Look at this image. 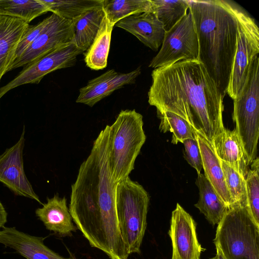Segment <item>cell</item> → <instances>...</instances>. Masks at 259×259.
<instances>
[{
	"instance_id": "6da1fadb",
	"label": "cell",
	"mask_w": 259,
	"mask_h": 259,
	"mask_svg": "<svg viewBox=\"0 0 259 259\" xmlns=\"http://www.w3.org/2000/svg\"><path fill=\"white\" fill-rule=\"evenodd\" d=\"M151 76L148 103L157 112L178 115L210 142L224 130V97L199 60L154 69Z\"/></svg>"
},
{
	"instance_id": "7a4b0ae2",
	"label": "cell",
	"mask_w": 259,
	"mask_h": 259,
	"mask_svg": "<svg viewBox=\"0 0 259 259\" xmlns=\"http://www.w3.org/2000/svg\"><path fill=\"white\" fill-rule=\"evenodd\" d=\"M239 8L222 0H190L199 43L198 60L224 97L237 47Z\"/></svg>"
},
{
	"instance_id": "3957f363",
	"label": "cell",
	"mask_w": 259,
	"mask_h": 259,
	"mask_svg": "<svg viewBox=\"0 0 259 259\" xmlns=\"http://www.w3.org/2000/svg\"><path fill=\"white\" fill-rule=\"evenodd\" d=\"M143 116L135 109L121 110L109 127V161L113 182L129 177L145 142Z\"/></svg>"
},
{
	"instance_id": "277c9868",
	"label": "cell",
	"mask_w": 259,
	"mask_h": 259,
	"mask_svg": "<svg viewBox=\"0 0 259 259\" xmlns=\"http://www.w3.org/2000/svg\"><path fill=\"white\" fill-rule=\"evenodd\" d=\"M225 259H259V226L247 206L228 207L213 240Z\"/></svg>"
},
{
	"instance_id": "5b68a950",
	"label": "cell",
	"mask_w": 259,
	"mask_h": 259,
	"mask_svg": "<svg viewBox=\"0 0 259 259\" xmlns=\"http://www.w3.org/2000/svg\"><path fill=\"white\" fill-rule=\"evenodd\" d=\"M149 200L144 187L129 177L117 184L116 215L120 233L130 254L141 253Z\"/></svg>"
},
{
	"instance_id": "8992f818",
	"label": "cell",
	"mask_w": 259,
	"mask_h": 259,
	"mask_svg": "<svg viewBox=\"0 0 259 259\" xmlns=\"http://www.w3.org/2000/svg\"><path fill=\"white\" fill-rule=\"evenodd\" d=\"M234 101L233 119L249 165L256 159L259 136V58L250 66L243 89Z\"/></svg>"
},
{
	"instance_id": "52a82bcc",
	"label": "cell",
	"mask_w": 259,
	"mask_h": 259,
	"mask_svg": "<svg viewBox=\"0 0 259 259\" xmlns=\"http://www.w3.org/2000/svg\"><path fill=\"white\" fill-rule=\"evenodd\" d=\"M237 17L236 51L227 90L233 100L243 89L251 63L259 53V29L255 20L240 8Z\"/></svg>"
},
{
	"instance_id": "ba28073f",
	"label": "cell",
	"mask_w": 259,
	"mask_h": 259,
	"mask_svg": "<svg viewBox=\"0 0 259 259\" xmlns=\"http://www.w3.org/2000/svg\"><path fill=\"white\" fill-rule=\"evenodd\" d=\"M199 58V43L195 25L189 11L165 33L161 48L149 67L155 69L184 60Z\"/></svg>"
},
{
	"instance_id": "9c48e42d",
	"label": "cell",
	"mask_w": 259,
	"mask_h": 259,
	"mask_svg": "<svg viewBox=\"0 0 259 259\" xmlns=\"http://www.w3.org/2000/svg\"><path fill=\"white\" fill-rule=\"evenodd\" d=\"M82 53L72 42L58 47L37 61L24 67L13 79L0 88V99L17 87L28 83L38 84L47 74L74 66L77 56Z\"/></svg>"
},
{
	"instance_id": "30bf717a",
	"label": "cell",
	"mask_w": 259,
	"mask_h": 259,
	"mask_svg": "<svg viewBox=\"0 0 259 259\" xmlns=\"http://www.w3.org/2000/svg\"><path fill=\"white\" fill-rule=\"evenodd\" d=\"M73 22L52 13L50 20L36 38L11 65L8 71L27 66L58 47L72 41Z\"/></svg>"
},
{
	"instance_id": "8fae6325",
	"label": "cell",
	"mask_w": 259,
	"mask_h": 259,
	"mask_svg": "<svg viewBox=\"0 0 259 259\" xmlns=\"http://www.w3.org/2000/svg\"><path fill=\"white\" fill-rule=\"evenodd\" d=\"M25 127L16 143L0 155V182L15 195L27 197L42 204L27 178L23 159Z\"/></svg>"
},
{
	"instance_id": "7c38bea8",
	"label": "cell",
	"mask_w": 259,
	"mask_h": 259,
	"mask_svg": "<svg viewBox=\"0 0 259 259\" xmlns=\"http://www.w3.org/2000/svg\"><path fill=\"white\" fill-rule=\"evenodd\" d=\"M196 228L192 216L178 203L171 213L168 232L172 244L171 259H200L205 249L198 242Z\"/></svg>"
},
{
	"instance_id": "4fadbf2b",
	"label": "cell",
	"mask_w": 259,
	"mask_h": 259,
	"mask_svg": "<svg viewBox=\"0 0 259 259\" xmlns=\"http://www.w3.org/2000/svg\"><path fill=\"white\" fill-rule=\"evenodd\" d=\"M141 74L140 67L128 73H120L109 69L88 81L79 89L76 103L93 107L97 103L123 86L135 83Z\"/></svg>"
},
{
	"instance_id": "5bb4252c",
	"label": "cell",
	"mask_w": 259,
	"mask_h": 259,
	"mask_svg": "<svg viewBox=\"0 0 259 259\" xmlns=\"http://www.w3.org/2000/svg\"><path fill=\"white\" fill-rule=\"evenodd\" d=\"M41 237L31 236L14 227H4L0 230V243L14 249L26 259H77L70 252L64 257L50 249Z\"/></svg>"
},
{
	"instance_id": "9a60e30c",
	"label": "cell",
	"mask_w": 259,
	"mask_h": 259,
	"mask_svg": "<svg viewBox=\"0 0 259 259\" xmlns=\"http://www.w3.org/2000/svg\"><path fill=\"white\" fill-rule=\"evenodd\" d=\"M115 26L133 34L154 51L161 46L166 32L162 23L152 11L130 15Z\"/></svg>"
},
{
	"instance_id": "2e32d148",
	"label": "cell",
	"mask_w": 259,
	"mask_h": 259,
	"mask_svg": "<svg viewBox=\"0 0 259 259\" xmlns=\"http://www.w3.org/2000/svg\"><path fill=\"white\" fill-rule=\"evenodd\" d=\"M218 158L245 179L249 169L248 158L241 140L234 129L225 128L211 141Z\"/></svg>"
},
{
	"instance_id": "e0dca14e",
	"label": "cell",
	"mask_w": 259,
	"mask_h": 259,
	"mask_svg": "<svg viewBox=\"0 0 259 259\" xmlns=\"http://www.w3.org/2000/svg\"><path fill=\"white\" fill-rule=\"evenodd\" d=\"M35 214L47 229L61 236H71L77 229L73 223L65 197L60 198L55 195L47 198V203L37 208Z\"/></svg>"
},
{
	"instance_id": "ac0fdd59",
	"label": "cell",
	"mask_w": 259,
	"mask_h": 259,
	"mask_svg": "<svg viewBox=\"0 0 259 259\" xmlns=\"http://www.w3.org/2000/svg\"><path fill=\"white\" fill-rule=\"evenodd\" d=\"M29 26L19 18L0 15V81L13 63L18 44Z\"/></svg>"
},
{
	"instance_id": "d6986e66",
	"label": "cell",
	"mask_w": 259,
	"mask_h": 259,
	"mask_svg": "<svg viewBox=\"0 0 259 259\" xmlns=\"http://www.w3.org/2000/svg\"><path fill=\"white\" fill-rule=\"evenodd\" d=\"M195 132L201 153L204 175L220 198L229 207L232 204V199L226 186L220 160L215 153L211 142L201 134Z\"/></svg>"
},
{
	"instance_id": "ffe728a7",
	"label": "cell",
	"mask_w": 259,
	"mask_h": 259,
	"mask_svg": "<svg viewBox=\"0 0 259 259\" xmlns=\"http://www.w3.org/2000/svg\"><path fill=\"white\" fill-rule=\"evenodd\" d=\"M195 184L199 190V199L194 205L212 226L218 225L228 209L204 174H198Z\"/></svg>"
},
{
	"instance_id": "44dd1931",
	"label": "cell",
	"mask_w": 259,
	"mask_h": 259,
	"mask_svg": "<svg viewBox=\"0 0 259 259\" xmlns=\"http://www.w3.org/2000/svg\"><path fill=\"white\" fill-rule=\"evenodd\" d=\"M113 27L104 15L95 39L83 53L84 62L90 69L99 70L107 67Z\"/></svg>"
},
{
	"instance_id": "7402d4cb",
	"label": "cell",
	"mask_w": 259,
	"mask_h": 259,
	"mask_svg": "<svg viewBox=\"0 0 259 259\" xmlns=\"http://www.w3.org/2000/svg\"><path fill=\"white\" fill-rule=\"evenodd\" d=\"M104 15L102 7H100L87 12L72 21L74 36L71 42L83 53L95 39Z\"/></svg>"
},
{
	"instance_id": "603a6c76",
	"label": "cell",
	"mask_w": 259,
	"mask_h": 259,
	"mask_svg": "<svg viewBox=\"0 0 259 259\" xmlns=\"http://www.w3.org/2000/svg\"><path fill=\"white\" fill-rule=\"evenodd\" d=\"M49 12L60 17L73 21L83 14L102 7L103 0H39Z\"/></svg>"
},
{
	"instance_id": "cb8c5ba5",
	"label": "cell",
	"mask_w": 259,
	"mask_h": 259,
	"mask_svg": "<svg viewBox=\"0 0 259 259\" xmlns=\"http://www.w3.org/2000/svg\"><path fill=\"white\" fill-rule=\"evenodd\" d=\"M103 10L113 26L130 15L152 11L150 0H103Z\"/></svg>"
},
{
	"instance_id": "d4e9b609",
	"label": "cell",
	"mask_w": 259,
	"mask_h": 259,
	"mask_svg": "<svg viewBox=\"0 0 259 259\" xmlns=\"http://www.w3.org/2000/svg\"><path fill=\"white\" fill-rule=\"evenodd\" d=\"M150 2L152 11L162 23L166 32L187 14L189 7L188 0H150Z\"/></svg>"
},
{
	"instance_id": "484cf974",
	"label": "cell",
	"mask_w": 259,
	"mask_h": 259,
	"mask_svg": "<svg viewBox=\"0 0 259 259\" xmlns=\"http://www.w3.org/2000/svg\"><path fill=\"white\" fill-rule=\"evenodd\" d=\"M48 12L47 7L39 0H0V15L19 18L28 24Z\"/></svg>"
},
{
	"instance_id": "4316f807",
	"label": "cell",
	"mask_w": 259,
	"mask_h": 259,
	"mask_svg": "<svg viewBox=\"0 0 259 259\" xmlns=\"http://www.w3.org/2000/svg\"><path fill=\"white\" fill-rule=\"evenodd\" d=\"M160 119L159 130L172 133L171 143L177 144L183 143L187 139H196L194 130L189 123L178 115L168 111L157 112Z\"/></svg>"
},
{
	"instance_id": "83f0119b",
	"label": "cell",
	"mask_w": 259,
	"mask_h": 259,
	"mask_svg": "<svg viewBox=\"0 0 259 259\" xmlns=\"http://www.w3.org/2000/svg\"><path fill=\"white\" fill-rule=\"evenodd\" d=\"M220 161L226 186L232 199V205L238 204L247 206L245 179L226 163L222 160Z\"/></svg>"
},
{
	"instance_id": "f1b7e54d",
	"label": "cell",
	"mask_w": 259,
	"mask_h": 259,
	"mask_svg": "<svg viewBox=\"0 0 259 259\" xmlns=\"http://www.w3.org/2000/svg\"><path fill=\"white\" fill-rule=\"evenodd\" d=\"M245 178L247 208L257 226H259V160L257 157L251 163Z\"/></svg>"
},
{
	"instance_id": "f546056e",
	"label": "cell",
	"mask_w": 259,
	"mask_h": 259,
	"mask_svg": "<svg viewBox=\"0 0 259 259\" xmlns=\"http://www.w3.org/2000/svg\"><path fill=\"white\" fill-rule=\"evenodd\" d=\"M50 16L36 25H29L18 44L13 62L16 61L21 56L23 52L36 38L48 24Z\"/></svg>"
},
{
	"instance_id": "4dcf8cb0",
	"label": "cell",
	"mask_w": 259,
	"mask_h": 259,
	"mask_svg": "<svg viewBox=\"0 0 259 259\" xmlns=\"http://www.w3.org/2000/svg\"><path fill=\"white\" fill-rule=\"evenodd\" d=\"M183 144L186 161L196 169L198 174H200L202 168V162L197 139H187Z\"/></svg>"
},
{
	"instance_id": "1f68e13d",
	"label": "cell",
	"mask_w": 259,
	"mask_h": 259,
	"mask_svg": "<svg viewBox=\"0 0 259 259\" xmlns=\"http://www.w3.org/2000/svg\"><path fill=\"white\" fill-rule=\"evenodd\" d=\"M7 212L0 200V230L5 226L7 221Z\"/></svg>"
},
{
	"instance_id": "d6a6232c",
	"label": "cell",
	"mask_w": 259,
	"mask_h": 259,
	"mask_svg": "<svg viewBox=\"0 0 259 259\" xmlns=\"http://www.w3.org/2000/svg\"><path fill=\"white\" fill-rule=\"evenodd\" d=\"M216 247L217 253L215 256L210 258V259H225L223 255V254L220 250V249L217 247Z\"/></svg>"
}]
</instances>
